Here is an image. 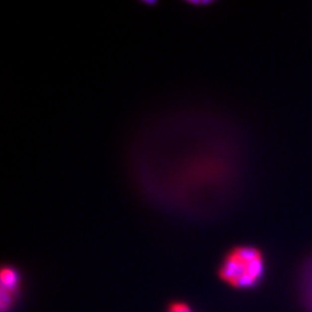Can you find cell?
Here are the masks:
<instances>
[{
	"label": "cell",
	"instance_id": "277c9868",
	"mask_svg": "<svg viewBox=\"0 0 312 312\" xmlns=\"http://www.w3.org/2000/svg\"><path fill=\"white\" fill-rule=\"evenodd\" d=\"M170 311L173 312H192L191 309L184 303H175L171 306Z\"/></svg>",
	"mask_w": 312,
	"mask_h": 312
},
{
	"label": "cell",
	"instance_id": "3957f363",
	"mask_svg": "<svg viewBox=\"0 0 312 312\" xmlns=\"http://www.w3.org/2000/svg\"><path fill=\"white\" fill-rule=\"evenodd\" d=\"M17 272L10 267H3L1 271V288L10 293L15 292L17 287Z\"/></svg>",
	"mask_w": 312,
	"mask_h": 312
},
{
	"label": "cell",
	"instance_id": "6da1fadb",
	"mask_svg": "<svg viewBox=\"0 0 312 312\" xmlns=\"http://www.w3.org/2000/svg\"><path fill=\"white\" fill-rule=\"evenodd\" d=\"M265 272L264 254L258 247L236 246L225 256L218 275L236 288L257 286Z\"/></svg>",
	"mask_w": 312,
	"mask_h": 312
},
{
	"label": "cell",
	"instance_id": "5b68a950",
	"mask_svg": "<svg viewBox=\"0 0 312 312\" xmlns=\"http://www.w3.org/2000/svg\"><path fill=\"white\" fill-rule=\"evenodd\" d=\"M170 312H173V311H170Z\"/></svg>",
	"mask_w": 312,
	"mask_h": 312
},
{
	"label": "cell",
	"instance_id": "7a4b0ae2",
	"mask_svg": "<svg viewBox=\"0 0 312 312\" xmlns=\"http://www.w3.org/2000/svg\"><path fill=\"white\" fill-rule=\"evenodd\" d=\"M300 290L303 303L312 312V253L304 261L300 274Z\"/></svg>",
	"mask_w": 312,
	"mask_h": 312
}]
</instances>
